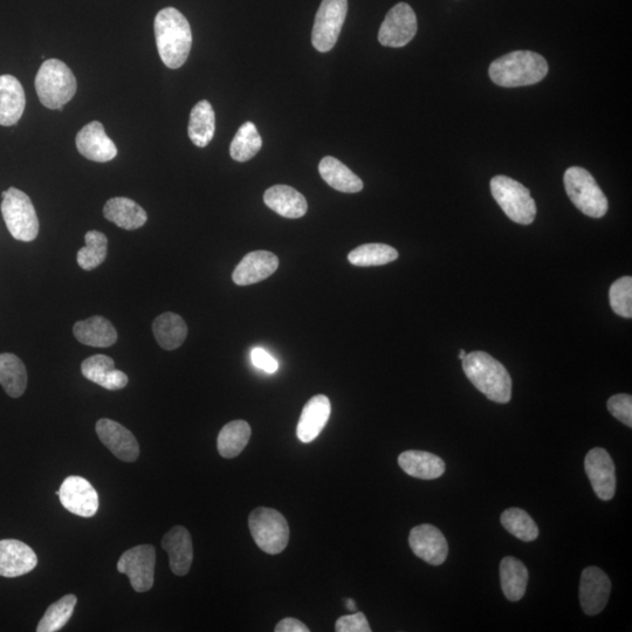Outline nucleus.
<instances>
[{"mask_svg":"<svg viewBox=\"0 0 632 632\" xmlns=\"http://www.w3.org/2000/svg\"><path fill=\"white\" fill-rule=\"evenodd\" d=\"M155 37L158 54L167 67L177 70L188 60L192 46V32L188 19L175 8L163 9L155 18Z\"/></svg>","mask_w":632,"mask_h":632,"instance_id":"obj_1","label":"nucleus"},{"mask_svg":"<svg viewBox=\"0 0 632 632\" xmlns=\"http://www.w3.org/2000/svg\"><path fill=\"white\" fill-rule=\"evenodd\" d=\"M464 373L489 400L505 404L512 398V379L506 368L490 354L472 352L463 360Z\"/></svg>","mask_w":632,"mask_h":632,"instance_id":"obj_2","label":"nucleus"},{"mask_svg":"<svg viewBox=\"0 0 632 632\" xmlns=\"http://www.w3.org/2000/svg\"><path fill=\"white\" fill-rule=\"evenodd\" d=\"M548 73L544 57L531 51H515L494 60L489 74L494 84L515 88L538 84Z\"/></svg>","mask_w":632,"mask_h":632,"instance_id":"obj_3","label":"nucleus"},{"mask_svg":"<svg viewBox=\"0 0 632 632\" xmlns=\"http://www.w3.org/2000/svg\"><path fill=\"white\" fill-rule=\"evenodd\" d=\"M77 79L71 68L57 59L46 60L36 77L38 98L46 108L60 109L77 93Z\"/></svg>","mask_w":632,"mask_h":632,"instance_id":"obj_4","label":"nucleus"},{"mask_svg":"<svg viewBox=\"0 0 632 632\" xmlns=\"http://www.w3.org/2000/svg\"><path fill=\"white\" fill-rule=\"evenodd\" d=\"M491 192L505 215L514 223L530 225L537 216V205L530 190L507 176H496L491 181Z\"/></svg>","mask_w":632,"mask_h":632,"instance_id":"obj_5","label":"nucleus"},{"mask_svg":"<svg viewBox=\"0 0 632 632\" xmlns=\"http://www.w3.org/2000/svg\"><path fill=\"white\" fill-rule=\"evenodd\" d=\"M563 182L570 201L582 214L592 218L606 216L609 208L608 199L589 171L581 167L569 168Z\"/></svg>","mask_w":632,"mask_h":632,"instance_id":"obj_6","label":"nucleus"},{"mask_svg":"<svg viewBox=\"0 0 632 632\" xmlns=\"http://www.w3.org/2000/svg\"><path fill=\"white\" fill-rule=\"evenodd\" d=\"M2 214L11 236L19 242L38 237L39 219L31 198L16 188L3 192Z\"/></svg>","mask_w":632,"mask_h":632,"instance_id":"obj_7","label":"nucleus"},{"mask_svg":"<svg viewBox=\"0 0 632 632\" xmlns=\"http://www.w3.org/2000/svg\"><path fill=\"white\" fill-rule=\"evenodd\" d=\"M252 538L261 551L276 555L284 551L290 541V527L284 515L273 508L259 507L250 514Z\"/></svg>","mask_w":632,"mask_h":632,"instance_id":"obj_8","label":"nucleus"},{"mask_svg":"<svg viewBox=\"0 0 632 632\" xmlns=\"http://www.w3.org/2000/svg\"><path fill=\"white\" fill-rule=\"evenodd\" d=\"M348 0H322L312 32L316 51L326 53L338 43L347 17Z\"/></svg>","mask_w":632,"mask_h":632,"instance_id":"obj_9","label":"nucleus"},{"mask_svg":"<svg viewBox=\"0 0 632 632\" xmlns=\"http://www.w3.org/2000/svg\"><path fill=\"white\" fill-rule=\"evenodd\" d=\"M155 565V547L140 545L121 555L118 570L129 577L135 592L146 593L154 586Z\"/></svg>","mask_w":632,"mask_h":632,"instance_id":"obj_10","label":"nucleus"},{"mask_svg":"<svg viewBox=\"0 0 632 632\" xmlns=\"http://www.w3.org/2000/svg\"><path fill=\"white\" fill-rule=\"evenodd\" d=\"M59 499L68 512L82 518H92L99 511V494L87 479L71 476L59 489Z\"/></svg>","mask_w":632,"mask_h":632,"instance_id":"obj_11","label":"nucleus"},{"mask_svg":"<svg viewBox=\"0 0 632 632\" xmlns=\"http://www.w3.org/2000/svg\"><path fill=\"white\" fill-rule=\"evenodd\" d=\"M417 33V17L411 6L400 3L388 12L381 25L379 41L387 47L408 45Z\"/></svg>","mask_w":632,"mask_h":632,"instance_id":"obj_12","label":"nucleus"},{"mask_svg":"<svg viewBox=\"0 0 632 632\" xmlns=\"http://www.w3.org/2000/svg\"><path fill=\"white\" fill-rule=\"evenodd\" d=\"M96 434L113 455L126 463H134L140 456V446L128 429L112 419L102 418L96 423Z\"/></svg>","mask_w":632,"mask_h":632,"instance_id":"obj_13","label":"nucleus"},{"mask_svg":"<svg viewBox=\"0 0 632 632\" xmlns=\"http://www.w3.org/2000/svg\"><path fill=\"white\" fill-rule=\"evenodd\" d=\"M585 470L596 496L606 501L613 499L617 484L616 470L609 453L602 448L590 450L585 459Z\"/></svg>","mask_w":632,"mask_h":632,"instance_id":"obj_14","label":"nucleus"},{"mask_svg":"<svg viewBox=\"0 0 632 632\" xmlns=\"http://www.w3.org/2000/svg\"><path fill=\"white\" fill-rule=\"evenodd\" d=\"M409 545L412 552L429 565L441 566L448 558V541L435 526L424 524L412 528Z\"/></svg>","mask_w":632,"mask_h":632,"instance_id":"obj_15","label":"nucleus"},{"mask_svg":"<svg viewBox=\"0 0 632 632\" xmlns=\"http://www.w3.org/2000/svg\"><path fill=\"white\" fill-rule=\"evenodd\" d=\"M611 590V582L606 573L597 567L583 570L580 582V603L589 616L602 613L606 608Z\"/></svg>","mask_w":632,"mask_h":632,"instance_id":"obj_16","label":"nucleus"},{"mask_svg":"<svg viewBox=\"0 0 632 632\" xmlns=\"http://www.w3.org/2000/svg\"><path fill=\"white\" fill-rule=\"evenodd\" d=\"M79 153L89 161L106 163L118 155V148L109 139L105 127L99 121L88 123L77 136Z\"/></svg>","mask_w":632,"mask_h":632,"instance_id":"obj_17","label":"nucleus"},{"mask_svg":"<svg viewBox=\"0 0 632 632\" xmlns=\"http://www.w3.org/2000/svg\"><path fill=\"white\" fill-rule=\"evenodd\" d=\"M38 565L36 553L30 546L19 540H0V576H23Z\"/></svg>","mask_w":632,"mask_h":632,"instance_id":"obj_18","label":"nucleus"},{"mask_svg":"<svg viewBox=\"0 0 632 632\" xmlns=\"http://www.w3.org/2000/svg\"><path fill=\"white\" fill-rule=\"evenodd\" d=\"M279 259L269 251H254L240 261L232 274L238 286H249L270 278L278 270Z\"/></svg>","mask_w":632,"mask_h":632,"instance_id":"obj_19","label":"nucleus"},{"mask_svg":"<svg viewBox=\"0 0 632 632\" xmlns=\"http://www.w3.org/2000/svg\"><path fill=\"white\" fill-rule=\"evenodd\" d=\"M162 547L169 555L171 572L177 576L187 575L194 561V546L187 528H171L162 539Z\"/></svg>","mask_w":632,"mask_h":632,"instance_id":"obj_20","label":"nucleus"},{"mask_svg":"<svg viewBox=\"0 0 632 632\" xmlns=\"http://www.w3.org/2000/svg\"><path fill=\"white\" fill-rule=\"evenodd\" d=\"M332 404L325 395L314 396L309 400L301 412L297 427V436L302 443H311L318 438L325 429Z\"/></svg>","mask_w":632,"mask_h":632,"instance_id":"obj_21","label":"nucleus"},{"mask_svg":"<svg viewBox=\"0 0 632 632\" xmlns=\"http://www.w3.org/2000/svg\"><path fill=\"white\" fill-rule=\"evenodd\" d=\"M81 373L87 380L107 390L116 391L127 387L128 376L115 368L112 357L94 355L81 364Z\"/></svg>","mask_w":632,"mask_h":632,"instance_id":"obj_22","label":"nucleus"},{"mask_svg":"<svg viewBox=\"0 0 632 632\" xmlns=\"http://www.w3.org/2000/svg\"><path fill=\"white\" fill-rule=\"evenodd\" d=\"M25 92L19 80L12 75L0 77V126L11 127L25 111Z\"/></svg>","mask_w":632,"mask_h":632,"instance_id":"obj_23","label":"nucleus"},{"mask_svg":"<svg viewBox=\"0 0 632 632\" xmlns=\"http://www.w3.org/2000/svg\"><path fill=\"white\" fill-rule=\"evenodd\" d=\"M264 202L278 215L290 219L304 217L308 210L304 195L288 185H274L266 190Z\"/></svg>","mask_w":632,"mask_h":632,"instance_id":"obj_24","label":"nucleus"},{"mask_svg":"<svg viewBox=\"0 0 632 632\" xmlns=\"http://www.w3.org/2000/svg\"><path fill=\"white\" fill-rule=\"evenodd\" d=\"M103 216L127 231L140 229L148 221L147 212L142 206L127 197L109 199L103 208Z\"/></svg>","mask_w":632,"mask_h":632,"instance_id":"obj_25","label":"nucleus"},{"mask_svg":"<svg viewBox=\"0 0 632 632\" xmlns=\"http://www.w3.org/2000/svg\"><path fill=\"white\" fill-rule=\"evenodd\" d=\"M73 333L82 345L96 348L112 347L118 341V332L112 322L103 316H93L77 322L73 327Z\"/></svg>","mask_w":632,"mask_h":632,"instance_id":"obj_26","label":"nucleus"},{"mask_svg":"<svg viewBox=\"0 0 632 632\" xmlns=\"http://www.w3.org/2000/svg\"><path fill=\"white\" fill-rule=\"evenodd\" d=\"M398 464L409 476L423 480L437 479L445 472L443 459L425 451H405L398 457Z\"/></svg>","mask_w":632,"mask_h":632,"instance_id":"obj_27","label":"nucleus"},{"mask_svg":"<svg viewBox=\"0 0 632 632\" xmlns=\"http://www.w3.org/2000/svg\"><path fill=\"white\" fill-rule=\"evenodd\" d=\"M319 173L329 187L345 194H357L363 189V182L338 158L327 156L319 164Z\"/></svg>","mask_w":632,"mask_h":632,"instance_id":"obj_28","label":"nucleus"},{"mask_svg":"<svg viewBox=\"0 0 632 632\" xmlns=\"http://www.w3.org/2000/svg\"><path fill=\"white\" fill-rule=\"evenodd\" d=\"M215 130L214 108L209 101H199L190 114L188 127L190 140L196 147L205 148L214 139Z\"/></svg>","mask_w":632,"mask_h":632,"instance_id":"obj_29","label":"nucleus"},{"mask_svg":"<svg viewBox=\"0 0 632 632\" xmlns=\"http://www.w3.org/2000/svg\"><path fill=\"white\" fill-rule=\"evenodd\" d=\"M153 332L158 345L166 350H175L187 339L188 326L180 315L164 313L155 319Z\"/></svg>","mask_w":632,"mask_h":632,"instance_id":"obj_30","label":"nucleus"},{"mask_svg":"<svg viewBox=\"0 0 632 632\" xmlns=\"http://www.w3.org/2000/svg\"><path fill=\"white\" fill-rule=\"evenodd\" d=\"M500 582L507 600L520 601L526 593L528 582V572L524 563L507 556L500 563Z\"/></svg>","mask_w":632,"mask_h":632,"instance_id":"obj_31","label":"nucleus"},{"mask_svg":"<svg viewBox=\"0 0 632 632\" xmlns=\"http://www.w3.org/2000/svg\"><path fill=\"white\" fill-rule=\"evenodd\" d=\"M251 435V427L245 421L239 419L226 424L218 435L219 455L226 459L238 457L249 444Z\"/></svg>","mask_w":632,"mask_h":632,"instance_id":"obj_32","label":"nucleus"},{"mask_svg":"<svg viewBox=\"0 0 632 632\" xmlns=\"http://www.w3.org/2000/svg\"><path fill=\"white\" fill-rule=\"evenodd\" d=\"M0 384L6 394L13 398L22 396L27 386V373L22 360L18 356L0 354Z\"/></svg>","mask_w":632,"mask_h":632,"instance_id":"obj_33","label":"nucleus"},{"mask_svg":"<svg viewBox=\"0 0 632 632\" xmlns=\"http://www.w3.org/2000/svg\"><path fill=\"white\" fill-rule=\"evenodd\" d=\"M261 147L263 140L257 127L252 122H246L231 142L230 155L237 162H247L259 153Z\"/></svg>","mask_w":632,"mask_h":632,"instance_id":"obj_34","label":"nucleus"},{"mask_svg":"<svg viewBox=\"0 0 632 632\" xmlns=\"http://www.w3.org/2000/svg\"><path fill=\"white\" fill-rule=\"evenodd\" d=\"M397 258V250L386 244H364L348 254L349 263L359 267L382 266Z\"/></svg>","mask_w":632,"mask_h":632,"instance_id":"obj_35","label":"nucleus"},{"mask_svg":"<svg viewBox=\"0 0 632 632\" xmlns=\"http://www.w3.org/2000/svg\"><path fill=\"white\" fill-rule=\"evenodd\" d=\"M77 602V596L70 594L51 604L43 618H41L37 631L56 632L63 629L68 621L71 620Z\"/></svg>","mask_w":632,"mask_h":632,"instance_id":"obj_36","label":"nucleus"},{"mask_svg":"<svg viewBox=\"0 0 632 632\" xmlns=\"http://www.w3.org/2000/svg\"><path fill=\"white\" fill-rule=\"evenodd\" d=\"M501 525H503L508 532L514 535L521 541L531 542L537 540L539 537V528L535 524L531 515L520 510V508L514 507L510 510H506L501 514Z\"/></svg>","mask_w":632,"mask_h":632,"instance_id":"obj_37","label":"nucleus"},{"mask_svg":"<svg viewBox=\"0 0 632 632\" xmlns=\"http://www.w3.org/2000/svg\"><path fill=\"white\" fill-rule=\"evenodd\" d=\"M86 246L78 252V264L82 270L93 271L106 260L108 239L102 232L89 231L85 236Z\"/></svg>","mask_w":632,"mask_h":632,"instance_id":"obj_38","label":"nucleus"},{"mask_svg":"<svg viewBox=\"0 0 632 632\" xmlns=\"http://www.w3.org/2000/svg\"><path fill=\"white\" fill-rule=\"evenodd\" d=\"M609 299L611 308L625 319L632 318V278L623 277L610 287Z\"/></svg>","mask_w":632,"mask_h":632,"instance_id":"obj_39","label":"nucleus"},{"mask_svg":"<svg viewBox=\"0 0 632 632\" xmlns=\"http://www.w3.org/2000/svg\"><path fill=\"white\" fill-rule=\"evenodd\" d=\"M608 410L618 421L632 428V397L627 394H618L608 401Z\"/></svg>","mask_w":632,"mask_h":632,"instance_id":"obj_40","label":"nucleus"},{"mask_svg":"<svg viewBox=\"0 0 632 632\" xmlns=\"http://www.w3.org/2000/svg\"><path fill=\"white\" fill-rule=\"evenodd\" d=\"M335 630L338 632H370L372 628H370L367 617L363 613H355L340 617L335 624Z\"/></svg>","mask_w":632,"mask_h":632,"instance_id":"obj_41","label":"nucleus"},{"mask_svg":"<svg viewBox=\"0 0 632 632\" xmlns=\"http://www.w3.org/2000/svg\"><path fill=\"white\" fill-rule=\"evenodd\" d=\"M251 360L254 366L269 374H274L279 369V363L263 348H254L251 352Z\"/></svg>","mask_w":632,"mask_h":632,"instance_id":"obj_42","label":"nucleus"},{"mask_svg":"<svg viewBox=\"0 0 632 632\" xmlns=\"http://www.w3.org/2000/svg\"><path fill=\"white\" fill-rule=\"evenodd\" d=\"M276 632H309L307 625L297 620V618L287 617L281 620L274 628Z\"/></svg>","mask_w":632,"mask_h":632,"instance_id":"obj_43","label":"nucleus"},{"mask_svg":"<svg viewBox=\"0 0 632 632\" xmlns=\"http://www.w3.org/2000/svg\"><path fill=\"white\" fill-rule=\"evenodd\" d=\"M346 606L348 610H352V611L356 610V603L353 600H347Z\"/></svg>","mask_w":632,"mask_h":632,"instance_id":"obj_44","label":"nucleus"},{"mask_svg":"<svg viewBox=\"0 0 632 632\" xmlns=\"http://www.w3.org/2000/svg\"><path fill=\"white\" fill-rule=\"evenodd\" d=\"M465 356H466V352H465V350H464V349L460 350V353H459V355H458L459 360H462V361H463V360L465 359Z\"/></svg>","mask_w":632,"mask_h":632,"instance_id":"obj_45","label":"nucleus"}]
</instances>
